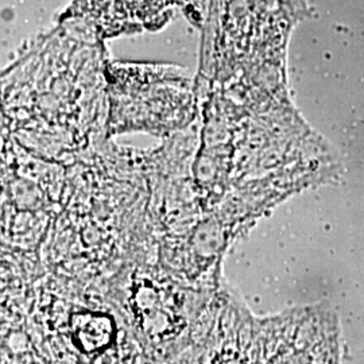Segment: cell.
Segmentation results:
<instances>
[{"label":"cell","mask_w":364,"mask_h":364,"mask_svg":"<svg viewBox=\"0 0 364 364\" xmlns=\"http://www.w3.org/2000/svg\"><path fill=\"white\" fill-rule=\"evenodd\" d=\"M109 323L105 317L93 314H80L75 320V332H77L78 340L88 346V348H97L105 344L107 336H102V331H108Z\"/></svg>","instance_id":"cell-1"}]
</instances>
